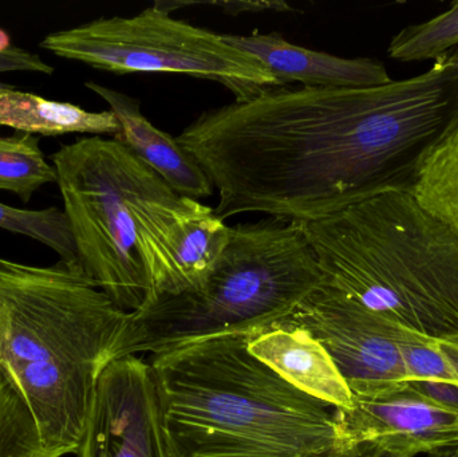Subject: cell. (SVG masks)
I'll list each match as a JSON object with an SVG mask.
<instances>
[{
  "mask_svg": "<svg viewBox=\"0 0 458 457\" xmlns=\"http://www.w3.org/2000/svg\"><path fill=\"white\" fill-rule=\"evenodd\" d=\"M458 128V51L424 74L354 89H271L201 113L176 137L219 190L215 214L319 222L411 190Z\"/></svg>",
  "mask_w": 458,
  "mask_h": 457,
  "instance_id": "obj_1",
  "label": "cell"
},
{
  "mask_svg": "<svg viewBox=\"0 0 458 457\" xmlns=\"http://www.w3.org/2000/svg\"><path fill=\"white\" fill-rule=\"evenodd\" d=\"M129 317L78 267L0 258V369L51 456L77 455Z\"/></svg>",
  "mask_w": 458,
  "mask_h": 457,
  "instance_id": "obj_2",
  "label": "cell"
},
{
  "mask_svg": "<svg viewBox=\"0 0 458 457\" xmlns=\"http://www.w3.org/2000/svg\"><path fill=\"white\" fill-rule=\"evenodd\" d=\"M252 335L152 354L171 457H314L335 447L334 410L252 356Z\"/></svg>",
  "mask_w": 458,
  "mask_h": 457,
  "instance_id": "obj_3",
  "label": "cell"
},
{
  "mask_svg": "<svg viewBox=\"0 0 458 457\" xmlns=\"http://www.w3.org/2000/svg\"><path fill=\"white\" fill-rule=\"evenodd\" d=\"M320 286L421 337L458 343V236L411 190H387L303 224Z\"/></svg>",
  "mask_w": 458,
  "mask_h": 457,
  "instance_id": "obj_4",
  "label": "cell"
},
{
  "mask_svg": "<svg viewBox=\"0 0 458 457\" xmlns=\"http://www.w3.org/2000/svg\"><path fill=\"white\" fill-rule=\"evenodd\" d=\"M322 282L301 223L267 217L229 227L225 252L201 286L133 311L114 361L282 324Z\"/></svg>",
  "mask_w": 458,
  "mask_h": 457,
  "instance_id": "obj_5",
  "label": "cell"
},
{
  "mask_svg": "<svg viewBox=\"0 0 458 457\" xmlns=\"http://www.w3.org/2000/svg\"><path fill=\"white\" fill-rule=\"evenodd\" d=\"M51 161L78 267L123 310L144 308L150 290L137 249L136 208L176 192L114 139H78L62 145Z\"/></svg>",
  "mask_w": 458,
  "mask_h": 457,
  "instance_id": "obj_6",
  "label": "cell"
},
{
  "mask_svg": "<svg viewBox=\"0 0 458 457\" xmlns=\"http://www.w3.org/2000/svg\"><path fill=\"white\" fill-rule=\"evenodd\" d=\"M40 47L59 58L115 74H182L216 80L234 101L283 88L256 56L216 34L153 7L131 18H99L51 32Z\"/></svg>",
  "mask_w": 458,
  "mask_h": 457,
  "instance_id": "obj_7",
  "label": "cell"
},
{
  "mask_svg": "<svg viewBox=\"0 0 458 457\" xmlns=\"http://www.w3.org/2000/svg\"><path fill=\"white\" fill-rule=\"evenodd\" d=\"M137 249L149 282V300L196 289L216 267L229 239L215 208L174 193L136 208Z\"/></svg>",
  "mask_w": 458,
  "mask_h": 457,
  "instance_id": "obj_8",
  "label": "cell"
},
{
  "mask_svg": "<svg viewBox=\"0 0 458 457\" xmlns=\"http://www.w3.org/2000/svg\"><path fill=\"white\" fill-rule=\"evenodd\" d=\"M282 324L303 327L335 362L352 396H374L409 381L400 345L411 332L320 286Z\"/></svg>",
  "mask_w": 458,
  "mask_h": 457,
  "instance_id": "obj_9",
  "label": "cell"
},
{
  "mask_svg": "<svg viewBox=\"0 0 458 457\" xmlns=\"http://www.w3.org/2000/svg\"><path fill=\"white\" fill-rule=\"evenodd\" d=\"M77 457H171L149 362L125 357L104 370Z\"/></svg>",
  "mask_w": 458,
  "mask_h": 457,
  "instance_id": "obj_10",
  "label": "cell"
},
{
  "mask_svg": "<svg viewBox=\"0 0 458 457\" xmlns=\"http://www.w3.org/2000/svg\"><path fill=\"white\" fill-rule=\"evenodd\" d=\"M338 448L373 444L420 457L458 451V410L440 407L408 384L374 396H352L350 410H334Z\"/></svg>",
  "mask_w": 458,
  "mask_h": 457,
  "instance_id": "obj_11",
  "label": "cell"
},
{
  "mask_svg": "<svg viewBox=\"0 0 458 457\" xmlns=\"http://www.w3.org/2000/svg\"><path fill=\"white\" fill-rule=\"evenodd\" d=\"M223 35L229 45L263 62L283 88L291 82L306 89L371 88L393 80L378 59L341 58L310 50L288 42L277 32Z\"/></svg>",
  "mask_w": 458,
  "mask_h": 457,
  "instance_id": "obj_12",
  "label": "cell"
},
{
  "mask_svg": "<svg viewBox=\"0 0 458 457\" xmlns=\"http://www.w3.org/2000/svg\"><path fill=\"white\" fill-rule=\"evenodd\" d=\"M250 354L293 388L333 410H350L352 394L328 351L303 327L279 324L256 333Z\"/></svg>",
  "mask_w": 458,
  "mask_h": 457,
  "instance_id": "obj_13",
  "label": "cell"
},
{
  "mask_svg": "<svg viewBox=\"0 0 458 457\" xmlns=\"http://www.w3.org/2000/svg\"><path fill=\"white\" fill-rule=\"evenodd\" d=\"M85 86L114 113L120 131L113 139L152 168L177 195L198 201L212 196L214 184L196 158L174 137L148 121L139 99L99 83L86 82Z\"/></svg>",
  "mask_w": 458,
  "mask_h": 457,
  "instance_id": "obj_14",
  "label": "cell"
},
{
  "mask_svg": "<svg viewBox=\"0 0 458 457\" xmlns=\"http://www.w3.org/2000/svg\"><path fill=\"white\" fill-rule=\"evenodd\" d=\"M0 126L34 136L89 133L114 137L120 131L112 110L89 112L70 102L51 101L13 88L0 90Z\"/></svg>",
  "mask_w": 458,
  "mask_h": 457,
  "instance_id": "obj_15",
  "label": "cell"
},
{
  "mask_svg": "<svg viewBox=\"0 0 458 457\" xmlns=\"http://www.w3.org/2000/svg\"><path fill=\"white\" fill-rule=\"evenodd\" d=\"M411 190L427 211L458 236V128L425 157Z\"/></svg>",
  "mask_w": 458,
  "mask_h": 457,
  "instance_id": "obj_16",
  "label": "cell"
},
{
  "mask_svg": "<svg viewBox=\"0 0 458 457\" xmlns=\"http://www.w3.org/2000/svg\"><path fill=\"white\" fill-rule=\"evenodd\" d=\"M56 182L55 168L46 161L37 136L0 137V190H10L27 203L42 185Z\"/></svg>",
  "mask_w": 458,
  "mask_h": 457,
  "instance_id": "obj_17",
  "label": "cell"
},
{
  "mask_svg": "<svg viewBox=\"0 0 458 457\" xmlns=\"http://www.w3.org/2000/svg\"><path fill=\"white\" fill-rule=\"evenodd\" d=\"M0 228L40 241L59 255V262L78 267L77 247L69 220L62 209L51 207L31 211L0 203Z\"/></svg>",
  "mask_w": 458,
  "mask_h": 457,
  "instance_id": "obj_18",
  "label": "cell"
},
{
  "mask_svg": "<svg viewBox=\"0 0 458 457\" xmlns=\"http://www.w3.org/2000/svg\"><path fill=\"white\" fill-rule=\"evenodd\" d=\"M0 457H53L46 451L31 410L0 369Z\"/></svg>",
  "mask_w": 458,
  "mask_h": 457,
  "instance_id": "obj_19",
  "label": "cell"
},
{
  "mask_svg": "<svg viewBox=\"0 0 458 457\" xmlns=\"http://www.w3.org/2000/svg\"><path fill=\"white\" fill-rule=\"evenodd\" d=\"M457 46L458 0L446 13L401 30L390 42L387 53L400 62L436 61Z\"/></svg>",
  "mask_w": 458,
  "mask_h": 457,
  "instance_id": "obj_20",
  "label": "cell"
},
{
  "mask_svg": "<svg viewBox=\"0 0 458 457\" xmlns=\"http://www.w3.org/2000/svg\"><path fill=\"white\" fill-rule=\"evenodd\" d=\"M215 5L222 7L225 13L231 15H240L242 13H263V11H293V7L285 2H248V0H225V2H156V7L166 11L176 10L179 7H187V5Z\"/></svg>",
  "mask_w": 458,
  "mask_h": 457,
  "instance_id": "obj_21",
  "label": "cell"
},
{
  "mask_svg": "<svg viewBox=\"0 0 458 457\" xmlns=\"http://www.w3.org/2000/svg\"><path fill=\"white\" fill-rule=\"evenodd\" d=\"M7 72H34L51 75L54 67L42 61L37 54L11 46L7 50L0 51V74Z\"/></svg>",
  "mask_w": 458,
  "mask_h": 457,
  "instance_id": "obj_22",
  "label": "cell"
},
{
  "mask_svg": "<svg viewBox=\"0 0 458 457\" xmlns=\"http://www.w3.org/2000/svg\"><path fill=\"white\" fill-rule=\"evenodd\" d=\"M409 388L440 407L458 410V386L438 381H409Z\"/></svg>",
  "mask_w": 458,
  "mask_h": 457,
  "instance_id": "obj_23",
  "label": "cell"
},
{
  "mask_svg": "<svg viewBox=\"0 0 458 457\" xmlns=\"http://www.w3.org/2000/svg\"><path fill=\"white\" fill-rule=\"evenodd\" d=\"M371 451H373L371 444H360L354 448L334 447L333 450L314 457H370Z\"/></svg>",
  "mask_w": 458,
  "mask_h": 457,
  "instance_id": "obj_24",
  "label": "cell"
},
{
  "mask_svg": "<svg viewBox=\"0 0 458 457\" xmlns=\"http://www.w3.org/2000/svg\"><path fill=\"white\" fill-rule=\"evenodd\" d=\"M373 445V444H371ZM451 453H443V455H432V456H420V457H448ZM370 457H409L397 455V453H387V451L379 450V448L374 447L373 451H371Z\"/></svg>",
  "mask_w": 458,
  "mask_h": 457,
  "instance_id": "obj_25",
  "label": "cell"
},
{
  "mask_svg": "<svg viewBox=\"0 0 458 457\" xmlns=\"http://www.w3.org/2000/svg\"><path fill=\"white\" fill-rule=\"evenodd\" d=\"M11 47L10 37H8L7 32L0 30V51L7 50V48Z\"/></svg>",
  "mask_w": 458,
  "mask_h": 457,
  "instance_id": "obj_26",
  "label": "cell"
},
{
  "mask_svg": "<svg viewBox=\"0 0 458 457\" xmlns=\"http://www.w3.org/2000/svg\"><path fill=\"white\" fill-rule=\"evenodd\" d=\"M13 85H7V83L0 82V90H3V89H13Z\"/></svg>",
  "mask_w": 458,
  "mask_h": 457,
  "instance_id": "obj_27",
  "label": "cell"
},
{
  "mask_svg": "<svg viewBox=\"0 0 458 457\" xmlns=\"http://www.w3.org/2000/svg\"><path fill=\"white\" fill-rule=\"evenodd\" d=\"M448 457H458V451L457 453H451Z\"/></svg>",
  "mask_w": 458,
  "mask_h": 457,
  "instance_id": "obj_28",
  "label": "cell"
}]
</instances>
